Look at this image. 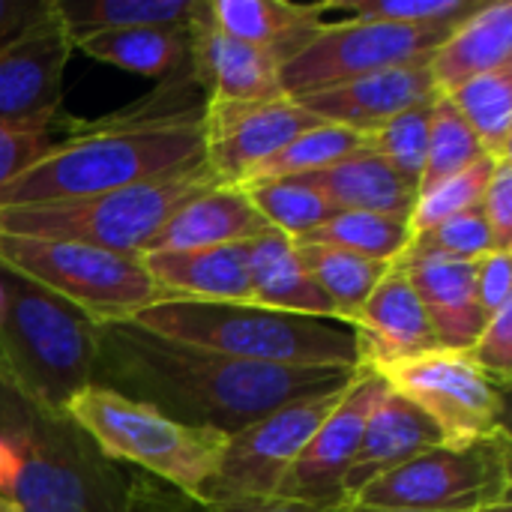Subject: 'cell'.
Here are the masks:
<instances>
[{
    "label": "cell",
    "instance_id": "cell-1",
    "mask_svg": "<svg viewBox=\"0 0 512 512\" xmlns=\"http://www.w3.org/2000/svg\"><path fill=\"white\" fill-rule=\"evenodd\" d=\"M90 384L192 426L237 435L279 405L345 387L357 369H300L243 363L192 348L129 321L93 324Z\"/></svg>",
    "mask_w": 512,
    "mask_h": 512
},
{
    "label": "cell",
    "instance_id": "cell-2",
    "mask_svg": "<svg viewBox=\"0 0 512 512\" xmlns=\"http://www.w3.org/2000/svg\"><path fill=\"white\" fill-rule=\"evenodd\" d=\"M204 93L195 75L78 126L0 186V210L138 186L204 162Z\"/></svg>",
    "mask_w": 512,
    "mask_h": 512
},
{
    "label": "cell",
    "instance_id": "cell-3",
    "mask_svg": "<svg viewBox=\"0 0 512 512\" xmlns=\"http://www.w3.org/2000/svg\"><path fill=\"white\" fill-rule=\"evenodd\" d=\"M129 324L243 363L300 369H357V339L345 321L309 318L255 303L165 297Z\"/></svg>",
    "mask_w": 512,
    "mask_h": 512
},
{
    "label": "cell",
    "instance_id": "cell-4",
    "mask_svg": "<svg viewBox=\"0 0 512 512\" xmlns=\"http://www.w3.org/2000/svg\"><path fill=\"white\" fill-rule=\"evenodd\" d=\"M3 393L0 435L21 456V471L9 492L15 510L129 512L132 477L120 474L66 414H48L9 390Z\"/></svg>",
    "mask_w": 512,
    "mask_h": 512
},
{
    "label": "cell",
    "instance_id": "cell-5",
    "mask_svg": "<svg viewBox=\"0 0 512 512\" xmlns=\"http://www.w3.org/2000/svg\"><path fill=\"white\" fill-rule=\"evenodd\" d=\"M6 306L0 315V387L27 405L63 414L90 384L93 324L36 285L0 270Z\"/></svg>",
    "mask_w": 512,
    "mask_h": 512
},
{
    "label": "cell",
    "instance_id": "cell-6",
    "mask_svg": "<svg viewBox=\"0 0 512 512\" xmlns=\"http://www.w3.org/2000/svg\"><path fill=\"white\" fill-rule=\"evenodd\" d=\"M63 414L99 447L105 459L129 462L195 501H201L204 486L216 474L228 441V435L216 429L183 426L150 405L96 384L75 393Z\"/></svg>",
    "mask_w": 512,
    "mask_h": 512
},
{
    "label": "cell",
    "instance_id": "cell-7",
    "mask_svg": "<svg viewBox=\"0 0 512 512\" xmlns=\"http://www.w3.org/2000/svg\"><path fill=\"white\" fill-rule=\"evenodd\" d=\"M219 186L207 165L174 171L117 192L6 207L0 210L3 237L84 243L120 255H141L168 216L198 192Z\"/></svg>",
    "mask_w": 512,
    "mask_h": 512
},
{
    "label": "cell",
    "instance_id": "cell-8",
    "mask_svg": "<svg viewBox=\"0 0 512 512\" xmlns=\"http://www.w3.org/2000/svg\"><path fill=\"white\" fill-rule=\"evenodd\" d=\"M0 270L72 306L90 324L129 321L141 309L165 300L138 255L84 243L0 234Z\"/></svg>",
    "mask_w": 512,
    "mask_h": 512
},
{
    "label": "cell",
    "instance_id": "cell-9",
    "mask_svg": "<svg viewBox=\"0 0 512 512\" xmlns=\"http://www.w3.org/2000/svg\"><path fill=\"white\" fill-rule=\"evenodd\" d=\"M510 432L468 444L435 447L372 480L351 504L384 510L477 512L510 501Z\"/></svg>",
    "mask_w": 512,
    "mask_h": 512
},
{
    "label": "cell",
    "instance_id": "cell-10",
    "mask_svg": "<svg viewBox=\"0 0 512 512\" xmlns=\"http://www.w3.org/2000/svg\"><path fill=\"white\" fill-rule=\"evenodd\" d=\"M417 405L444 435V447H468L507 432V387L483 372L468 351L435 348L372 369Z\"/></svg>",
    "mask_w": 512,
    "mask_h": 512
},
{
    "label": "cell",
    "instance_id": "cell-11",
    "mask_svg": "<svg viewBox=\"0 0 512 512\" xmlns=\"http://www.w3.org/2000/svg\"><path fill=\"white\" fill-rule=\"evenodd\" d=\"M456 27V24H453ZM450 24H387V21H333L324 24L294 57L279 66L282 93L297 99L312 90L345 84L384 69L429 66Z\"/></svg>",
    "mask_w": 512,
    "mask_h": 512
},
{
    "label": "cell",
    "instance_id": "cell-12",
    "mask_svg": "<svg viewBox=\"0 0 512 512\" xmlns=\"http://www.w3.org/2000/svg\"><path fill=\"white\" fill-rule=\"evenodd\" d=\"M351 381L345 387H336L327 393L285 402L273 414H267V417L249 423L246 429H240L237 435H231L225 441L216 474L210 477V483L201 492V504L273 498L282 477L294 465V459L303 453V447L312 441V435L321 429V423L345 399Z\"/></svg>",
    "mask_w": 512,
    "mask_h": 512
},
{
    "label": "cell",
    "instance_id": "cell-13",
    "mask_svg": "<svg viewBox=\"0 0 512 512\" xmlns=\"http://www.w3.org/2000/svg\"><path fill=\"white\" fill-rule=\"evenodd\" d=\"M387 393L390 387L384 384V378L360 366L345 399L294 459L273 498L309 507H345V474L357 456L372 411L381 405Z\"/></svg>",
    "mask_w": 512,
    "mask_h": 512
},
{
    "label": "cell",
    "instance_id": "cell-14",
    "mask_svg": "<svg viewBox=\"0 0 512 512\" xmlns=\"http://www.w3.org/2000/svg\"><path fill=\"white\" fill-rule=\"evenodd\" d=\"M318 126L291 96L264 102L204 99V165L219 186H240L300 132Z\"/></svg>",
    "mask_w": 512,
    "mask_h": 512
},
{
    "label": "cell",
    "instance_id": "cell-15",
    "mask_svg": "<svg viewBox=\"0 0 512 512\" xmlns=\"http://www.w3.org/2000/svg\"><path fill=\"white\" fill-rule=\"evenodd\" d=\"M72 51L66 24L45 0L36 18L0 45V123L51 126Z\"/></svg>",
    "mask_w": 512,
    "mask_h": 512
},
{
    "label": "cell",
    "instance_id": "cell-16",
    "mask_svg": "<svg viewBox=\"0 0 512 512\" xmlns=\"http://www.w3.org/2000/svg\"><path fill=\"white\" fill-rule=\"evenodd\" d=\"M435 96L438 87L429 66H402L351 78L345 84H333L324 90H312L297 96L294 102L303 111H309L318 123H336L366 135L384 126L387 120L432 102Z\"/></svg>",
    "mask_w": 512,
    "mask_h": 512
},
{
    "label": "cell",
    "instance_id": "cell-17",
    "mask_svg": "<svg viewBox=\"0 0 512 512\" xmlns=\"http://www.w3.org/2000/svg\"><path fill=\"white\" fill-rule=\"evenodd\" d=\"M189 39H192V75L204 99L264 102V99L285 96L279 84V60L219 30L207 15V3H198L192 15Z\"/></svg>",
    "mask_w": 512,
    "mask_h": 512
},
{
    "label": "cell",
    "instance_id": "cell-18",
    "mask_svg": "<svg viewBox=\"0 0 512 512\" xmlns=\"http://www.w3.org/2000/svg\"><path fill=\"white\" fill-rule=\"evenodd\" d=\"M351 330L357 339V366L363 369L441 348L429 315L399 264H390L387 276L354 315Z\"/></svg>",
    "mask_w": 512,
    "mask_h": 512
},
{
    "label": "cell",
    "instance_id": "cell-19",
    "mask_svg": "<svg viewBox=\"0 0 512 512\" xmlns=\"http://www.w3.org/2000/svg\"><path fill=\"white\" fill-rule=\"evenodd\" d=\"M396 264L417 291L438 345L447 351H471L489 321L477 303L474 261L405 252Z\"/></svg>",
    "mask_w": 512,
    "mask_h": 512
},
{
    "label": "cell",
    "instance_id": "cell-20",
    "mask_svg": "<svg viewBox=\"0 0 512 512\" xmlns=\"http://www.w3.org/2000/svg\"><path fill=\"white\" fill-rule=\"evenodd\" d=\"M444 447V435L438 426L408 399L396 396L393 390L381 399L372 411L369 426L360 438L357 456L345 474V498L348 504L363 492L372 480L408 465L411 459Z\"/></svg>",
    "mask_w": 512,
    "mask_h": 512
},
{
    "label": "cell",
    "instance_id": "cell-21",
    "mask_svg": "<svg viewBox=\"0 0 512 512\" xmlns=\"http://www.w3.org/2000/svg\"><path fill=\"white\" fill-rule=\"evenodd\" d=\"M270 225L252 207L240 186H213L183 201L168 222L153 234L144 252H177V249H210L249 243Z\"/></svg>",
    "mask_w": 512,
    "mask_h": 512
},
{
    "label": "cell",
    "instance_id": "cell-22",
    "mask_svg": "<svg viewBox=\"0 0 512 512\" xmlns=\"http://www.w3.org/2000/svg\"><path fill=\"white\" fill-rule=\"evenodd\" d=\"M138 258L165 297L207 300V303H249L246 243L177 249V252L153 249V252H141Z\"/></svg>",
    "mask_w": 512,
    "mask_h": 512
},
{
    "label": "cell",
    "instance_id": "cell-23",
    "mask_svg": "<svg viewBox=\"0 0 512 512\" xmlns=\"http://www.w3.org/2000/svg\"><path fill=\"white\" fill-rule=\"evenodd\" d=\"M512 63V0L480 3L462 18L429 60L438 93H453L471 78Z\"/></svg>",
    "mask_w": 512,
    "mask_h": 512
},
{
    "label": "cell",
    "instance_id": "cell-24",
    "mask_svg": "<svg viewBox=\"0 0 512 512\" xmlns=\"http://www.w3.org/2000/svg\"><path fill=\"white\" fill-rule=\"evenodd\" d=\"M246 267H249V303L309 318H336L324 291L312 282L297 243L267 228L255 240L246 243Z\"/></svg>",
    "mask_w": 512,
    "mask_h": 512
},
{
    "label": "cell",
    "instance_id": "cell-25",
    "mask_svg": "<svg viewBox=\"0 0 512 512\" xmlns=\"http://www.w3.org/2000/svg\"><path fill=\"white\" fill-rule=\"evenodd\" d=\"M318 195H324L336 210L381 213L393 219H408L417 201V192L366 144L345 156L342 162L297 177Z\"/></svg>",
    "mask_w": 512,
    "mask_h": 512
},
{
    "label": "cell",
    "instance_id": "cell-26",
    "mask_svg": "<svg viewBox=\"0 0 512 512\" xmlns=\"http://www.w3.org/2000/svg\"><path fill=\"white\" fill-rule=\"evenodd\" d=\"M72 48L108 66L153 78L159 84L192 72L189 24L183 27H129V30H93L75 33Z\"/></svg>",
    "mask_w": 512,
    "mask_h": 512
},
{
    "label": "cell",
    "instance_id": "cell-27",
    "mask_svg": "<svg viewBox=\"0 0 512 512\" xmlns=\"http://www.w3.org/2000/svg\"><path fill=\"white\" fill-rule=\"evenodd\" d=\"M207 15L228 36L276 57L279 66L327 24L315 3L288 0H210Z\"/></svg>",
    "mask_w": 512,
    "mask_h": 512
},
{
    "label": "cell",
    "instance_id": "cell-28",
    "mask_svg": "<svg viewBox=\"0 0 512 512\" xmlns=\"http://www.w3.org/2000/svg\"><path fill=\"white\" fill-rule=\"evenodd\" d=\"M300 258L312 276V282L324 291L330 300L333 312L339 321L351 327L354 315L363 309L369 294L378 288V282L387 276L390 264L369 261L363 255L336 249V246H321V243H297Z\"/></svg>",
    "mask_w": 512,
    "mask_h": 512
},
{
    "label": "cell",
    "instance_id": "cell-29",
    "mask_svg": "<svg viewBox=\"0 0 512 512\" xmlns=\"http://www.w3.org/2000/svg\"><path fill=\"white\" fill-rule=\"evenodd\" d=\"M69 36L129 27H183L201 0H51Z\"/></svg>",
    "mask_w": 512,
    "mask_h": 512
},
{
    "label": "cell",
    "instance_id": "cell-30",
    "mask_svg": "<svg viewBox=\"0 0 512 512\" xmlns=\"http://www.w3.org/2000/svg\"><path fill=\"white\" fill-rule=\"evenodd\" d=\"M447 99L465 117L486 156L512 159V63L465 81Z\"/></svg>",
    "mask_w": 512,
    "mask_h": 512
},
{
    "label": "cell",
    "instance_id": "cell-31",
    "mask_svg": "<svg viewBox=\"0 0 512 512\" xmlns=\"http://www.w3.org/2000/svg\"><path fill=\"white\" fill-rule=\"evenodd\" d=\"M294 243H321L336 246L369 261L396 264L411 246V225L408 219H393L381 213H360V210H339L315 231L303 234Z\"/></svg>",
    "mask_w": 512,
    "mask_h": 512
},
{
    "label": "cell",
    "instance_id": "cell-32",
    "mask_svg": "<svg viewBox=\"0 0 512 512\" xmlns=\"http://www.w3.org/2000/svg\"><path fill=\"white\" fill-rule=\"evenodd\" d=\"M363 147V135L336 123H318L306 132H300L294 141H288L279 153H273L267 162H261L240 186L249 183H267L282 177H303L312 171H324L354 150Z\"/></svg>",
    "mask_w": 512,
    "mask_h": 512
},
{
    "label": "cell",
    "instance_id": "cell-33",
    "mask_svg": "<svg viewBox=\"0 0 512 512\" xmlns=\"http://www.w3.org/2000/svg\"><path fill=\"white\" fill-rule=\"evenodd\" d=\"M240 189L249 195V201L261 213V219L270 228L288 234L291 240H300L303 234L315 231L318 225H324L330 216L339 213L324 195H318L315 189H309L297 177L249 183V186H240Z\"/></svg>",
    "mask_w": 512,
    "mask_h": 512
},
{
    "label": "cell",
    "instance_id": "cell-34",
    "mask_svg": "<svg viewBox=\"0 0 512 512\" xmlns=\"http://www.w3.org/2000/svg\"><path fill=\"white\" fill-rule=\"evenodd\" d=\"M483 153L480 141L474 138L465 117L456 111V105L438 93L429 108V144H426V165L420 177V192H429L432 186L444 183L447 177L465 171L471 162H477Z\"/></svg>",
    "mask_w": 512,
    "mask_h": 512
},
{
    "label": "cell",
    "instance_id": "cell-35",
    "mask_svg": "<svg viewBox=\"0 0 512 512\" xmlns=\"http://www.w3.org/2000/svg\"><path fill=\"white\" fill-rule=\"evenodd\" d=\"M432 102L417 105V108H411V111H405V114H399V117L387 120L384 126L363 135V144L372 153H378L414 192H420V177H423V165H426Z\"/></svg>",
    "mask_w": 512,
    "mask_h": 512
},
{
    "label": "cell",
    "instance_id": "cell-36",
    "mask_svg": "<svg viewBox=\"0 0 512 512\" xmlns=\"http://www.w3.org/2000/svg\"><path fill=\"white\" fill-rule=\"evenodd\" d=\"M501 159H492V156H480L477 162H471L465 171L447 177L444 183L432 186L429 192L417 195L414 201V210L408 216V225H411V237L465 213V210H474L480 207L483 201V192L492 180V171Z\"/></svg>",
    "mask_w": 512,
    "mask_h": 512
},
{
    "label": "cell",
    "instance_id": "cell-37",
    "mask_svg": "<svg viewBox=\"0 0 512 512\" xmlns=\"http://www.w3.org/2000/svg\"><path fill=\"white\" fill-rule=\"evenodd\" d=\"M318 12L336 9L345 12L348 18L357 21H387V24H411V27H426V24H459L468 18L480 0H330V3H315Z\"/></svg>",
    "mask_w": 512,
    "mask_h": 512
},
{
    "label": "cell",
    "instance_id": "cell-38",
    "mask_svg": "<svg viewBox=\"0 0 512 512\" xmlns=\"http://www.w3.org/2000/svg\"><path fill=\"white\" fill-rule=\"evenodd\" d=\"M492 246L489 225L480 213V207L465 210L417 237H411L408 252L414 255H444V258H459V261H477L486 255Z\"/></svg>",
    "mask_w": 512,
    "mask_h": 512
},
{
    "label": "cell",
    "instance_id": "cell-39",
    "mask_svg": "<svg viewBox=\"0 0 512 512\" xmlns=\"http://www.w3.org/2000/svg\"><path fill=\"white\" fill-rule=\"evenodd\" d=\"M471 360L489 372L492 378H498L501 384H510L512 378V303H507L504 309H498L483 333L477 336V342L471 345Z\"/></svg>",
    "mask_w": 512,
    "mask_h": 512
},
{
    "label": "cell",
    "instance_id": "cell-40",
    "mask_svg": "<svg viewBox=\"0 0 512 512\" xmlns=\"http://www.w3.org/2000/svg\"><path fill=\"white\" fill-rule=\"evenodd\" d=\"M54 144L51 126L33 123H0V186L21 174L36 156Z\"/></svg>",
    "mask_w": 512,
    "mask_h": 512
},
{
    "label": "cell",
    "instance_id": "cell-41",
    "mask_svg": "<svg viewBox=\"0 0 512 512\" xmlns=\"http://www.w3.org/2000/svg\"><path fill=\"white\" fill-rule=\"evenodd\" d=\"M480 213L489 225L492 246L510 249L512 243V159H501L483 192Z\"/></svg>",
    "mask_w": 512,
    "mask_h": 512
},
{
    "label": "cell",
    "instance_id": "cell-42",
    "mask_svg": "<svg viewBox=\"0 0 512 512\" xmlns=\"http://www.w3.org/2000/svg\"><path fill=\"white\" fill-rule=\"evenodd\" d=\"M510 267V249H489L486 255H480L474 261V291H477V303L486 318H492L498 309L512 303Z\"/></svg>",
    "mask_w": 512,
    "mask_h": 512
},
{
    "label": "cell",
    "instance_id": "cell-43",
    "mask_svg": "<svg viewBox=\"0 0 512 512\" xmlns=\"http://www.w3.org/2000/svg\"><path fill=\"white\" fill-rule=\"evenodd\" d=\"M207 512H345V507H309L294 504L282 498H252V501H222V504H204Z\"/></svg>",
    "mask_w": 512,
    "mask_h": 512
},
{
    "label": "cell",
    "instance_id": "cell-44",
    "mask_svg": "<svg viewBox=\"0 0 512 512\" xmlns=\"http://www.w3.org/2000/svg\"><path fill=\"white\" fill-rule=\"evenodd\" d=\"M45 0H0V45L12 39L18 30H24Z\"/></svg>",
    "mask_w": 512,
    "mask_h": 512
},
{
    "label": "cell",
    "instance_id": "cell-45",
    "mask_svg": "<svg viewBox=\"0 0 512 512\" xmlns=\"http://www.w3.org/2000/svg\"><path fill=\"white\" fill-rule=\"evenodd\" d=\"M18 471H21L18 447H15L6 435H0V498H9Z\"/></svg>",
    "mask_w": 512,
    "mask_h": 512
},
{
    "label": "cell",
    "instance_id": "cell-46",
    "mask_svg": "<svg viewBox=\"0 0 512 512\" xmlns=\"http://www.w3.org/2000/svg\"><path fill=\"white\" fill-rule=\"evenodd\" d=\"M345 512H432V510H384V507H360V504H348Z\"/></svg>",
    "mask_w": 512,
    "mask_h": 512
},
{
    "label": "cell",
    "instance_id": "cell-47",
    "mask_svg": "<svg viewBox=\"0 0 512 512\" xmlns=\"http://www.w3.org/2000/svg\"><path fill=\"white\" fill-rule=\"evenodd\" d=\"M477 512H510V501H501V504H492V507H483Z\"/></svg>",
    "mask_w": 512,
    "mask_h": 512
},
{
    "label": "cell",
    "instance_id": "cell-48",
    "mask_svg": "<svg viewBox=\"0 0 512 512\" xmlns=\"http://www.w3.org/2000/svg\"><path fill=\"white\" fill-rule=\"evenodd\" d=\"M0 512H18V510H15V504H12L9 498H0Z\"/></svg>",
    "mask_w": 512,
    "mask_h": 512
}]
</instances>
